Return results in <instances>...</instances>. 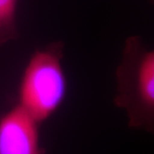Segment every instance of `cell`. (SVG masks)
<instances>
[{"label":"cell","instance_id":"6da1fadb","mask_svg":"<svg viewBox=\"0 0 154 154\" xmlns=\"http://www.w3.org/2000/svg\"><path fill=\"white\" fill-rule=\"evenodd\" d=\"M115 75L114 104L125 110L128 127L154 135V49L140 36L128 37Z\"/></svg>","mask_w":154,"mask_h":154},{"label":"cell","instance_id":"277c9868","mask_svg":"<svg viewBox=\"0 0 154 154\" xmlns=\"http://www.w3.org/2000/svg\"><path fill=\"white\" fill-rule=\"evenodd\" d=\"M17 4L18 0H0V45L18 37Z\"/></svg>","mask_w":154,"mask_h":154},{"label":"cell","instance_id":"3957f363","mask_svg":"<svg viewBox=\"0 0 154 154\" xmlns=\"http://www.w3.org/2000/svg\"><path fill=\"white\" fill-rule=\"evenodd\" d=\"M38 126L17 104L0 117V154H43Z\"/></svg>","mask_w":154,"mask_h":154},{"label":"cell","instance_id":"7a4b0ae2","mask_svg":"<svg viewBox=\"0 0 154 154\" xmlns=\"http://www.w3.org/2000/svg\"><path fill=\"white\" fill-rule=\"evenodd\" d=\"M63 47L57 40L34 51L22 72L17 105L39 124L58 110L66 96Z\"/></svg>","mask_w":154,"mask_h":154},{"label":"cell","instance_id":"5b68a950","mask_svg":"<svg viewBox=\"0 0 154 154\" xmlns=\"http://www.w3.org/2000/svg\"><path fill=\"white\" fill-rule=\"evenodd\" d=\"M151 3H152V4H153V5H154V0H151Z\"/></svg>","mask_w":154,"mask_h":154}]
</instances>
